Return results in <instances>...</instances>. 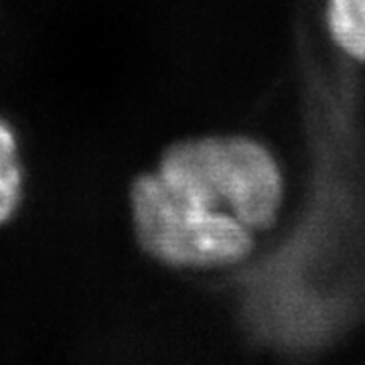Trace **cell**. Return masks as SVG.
<instances>
[{
	"mask_svg": "<svg viewBox=\"0 0 365 365\" xmlns=\"http://www.w3.org/2000/svg\"><path fill=\"white\" fill-rule=\"evenodd\" d=\"M157 175L170 189L222 211L250 230H266L280 207L282 182L272 157L244 138H197L170 146Z\"/></svg>",
	"mask_w": 365,
	"mask_h": 365,
	"instance_id": "6da1fadb",
	"label": "cell"
},
{
	"mask_svg": "<svg viewBox=\"0 0 365 365\" xmlns=\"http://www.w3.org/2000/svg\"><path fill=\"white\" fill-rule=\"evenodd\" d=\"M130 209L138 244L169 266H225L252 250L250 227L170 189L157 170L132 182Z\"/></svg>",
	"mask_w": 365,
	"mask_h": 365,
	"instance_id": "7a4b0ae2",
	"label": "cell"
},
{
	"mask_svg": "<svg viewBox=\"0 0 365 365\" xmlns=\"http://www.w3.org/2000/svg\"><path fill=\"white\" fill-rule=\"evenodd\" d=\"M25 175L19 143L9 122L0 120V225L11 222L23 203Z\"/></svg>",
	"mask_w": 365,
	"mask_h": 365,
	"instance_id": "3957f363",
	"label": "cell"
},
{
	"mask_svg": "<svg viewBox=\"0 0 365 365\" xmlns=\"http://www.w3.org/2000/svg\"><path fill=\"white\" fill-rule=\"evenodd\" d=\"M329 25L345 51L365 59V0H329Z\"/></svg>",
	"mask_w": 365,
	"mask_h": 365,
	"instance_id": "277c9868",
	"label": "cell"
}]
</instances>
